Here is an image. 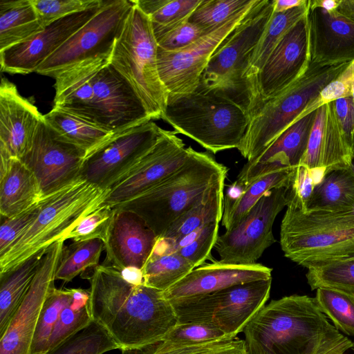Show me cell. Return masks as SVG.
Returning <instances> with one entry per match:
<instances>
[{
    "instance_id": "cell-1",
    "label": "cell",
    "mask_w": 354,
    "mask_h": 354,
    "mask_svg": "<svg viewBox=\"0 0 354 354\" xmlns=\"http://www.w3.org/2000/svg\"><path fill=\"white\" fill-rule=\"evenodd\" d=\"M89 280L92 319L107 330L120 350L161 342L178 326L175 308L163 291L132 285L119 270L102 264Z\"/></svg>"
},
{
    "instance_id": "cell-2",
    "label": "cell",
    "mask_w": 354,
    "mask_h": 354,
    "mask_svg": "<svg viewBox=\"0 0 354 354\" xmlns=\"http://www.w3.org/2000/svg\"><path fill=\"white\" fill-rule=\"evenodd\" d=\"M243 333L248 354H344L353 345L307 295L272 300Z\"/></svg>"
},
{
    "instance_id": "cell-3",
    "label": "cell",
    "mask_w": 354,
    "mask_h": 354,
    "mask_svg": "<svg viewBox=\"0 0 354 354\" xmlns=\"http://www.w3.org/2000/svg\"><path fill=\"white\" fill-rule=\"evenodd\" d=\"M184 163L134 198L120 205L138 214L160 237L183 212L199 202L212 186L226 178L227 168L208 152L189 147Z\"/></svg>"
},
{
    "instance_id": "cell-4",
    "label": "cell",
    "mask_w": 354,
    "mask_h": 354,
    "mask_svg": "<svg viewBox=\"0 0 354 354\" xmlns=\"http://www.w3.org/2000/svg\"><path fill=\"white\" fill-rule=\"evenodd\" d=\"M107 193L108 189L80 178L44 196L35 219L0 256V274L62 240L86 216L103 205Z\"/></svg>"
},
{
    "instance_id": "cell-5",
    "label": "cell",
    "mask_w": 354,
    "mask_h": 354,
    "mask_svg": "<svg viewBox=\"0 0 354 354\" xmlns=\"http://www.w3.org/2000/svg\"><path fill=\"white\" fill-rule=\"evenodd\" d=\"M249 115L227 97L198 85L188 94L168 95L161 119L177 132L208 151L237 149L249 123Z\"/></svg>"
},
{
    "instance_id": "cell-6",
    "label": "cell",
    "mask_w": 354,
    "mask_h": 354,
    "mask_svg": "<svg viewBox=\"0 0 354 354\" xmlns=\"http://www.w3.org/2000/svg\"><path fill=\"white\" fill-rule=\"evenodd\" d=\"M286 207L280 226L286 258L308 268L354 255V211L304 212Z\"/></svg>"
},
{
    "instance_id": "cell-7",
    "label": "cell",
    "mask_w": 354,
    "mask_h": 354,
    "mask_svg": "<svg viewBox=\"0 0 354 354\" xmlns=\"http://www.w3.org/2000/svg\"><path fill=\"white\" fill-rule=\"evenodd\" d=\"M350 63L322 66L310 62L306 72L279 95L261 103L250 115L238 148L250 161L299 118L322 91Z\"/></svg>"
},
{
    "instance_id": "cell-8",
    "label": "cell",
    "mask_w": 354,
    "mask_h": 354,
    "mask_svg": "<svg viewBox=\"0 0 354 354\" xmlns=\"http://www.w3.org/2000/svg\"><path fill=\"white\" fill-rule=\"evenodd\" d=\"M273 14V0H259L212 55L199 85L227 97L249 115L254 111L245 73L251 55Z\"/></svg>"
},
{
    "instance_id": "cell-9",
    "label": "cell",
    "mask_w": 354,
    "mask_h": 354,
    "mask_svg": "<svg viewBox=\"0 0 354 354\" xmlns=\"http://www.w3.org/2000/svg\"><path fill=\"white\" fill-rule=\"evenodd\" d=\"M109 64L131 86L151 120L162 118L168 92L159 75L158 44L150 19L134 4Z\"/></svg>"
},
{
    "instance_id": "cell-10",
    "label": "cell",
    "mask_w": 354,
    "mask_h": 354,
    "mask_svg": "<svg viewBox=\"0 0 354 354\" xmlns=\"http://www.w3.org/2000/svg\"><path fill=\"white\" fill-rule=\"evenodd\" d=\"M272 279L234 286L196 301L174 306L178 324L213 325L234 338L266 305Z\"/></svg>"
},
{
    "instance_id": "cell-11",
    "label": "cell",
    "mask_w": 354,
    "mask_h": 354,
    "mask_svg": "<svg viewBox=\"0 0 354 354\" xmlns=\"http://www.w3.org/2000/svg\"><path fill=\"white\" fill-rule=\"evenodd\" d=\"M133 6L131 0H105L97 13L48 57L35 73L54 78L81 62L110 59Z\"/></svg>"
},
{
    "instance_id": "cell-12",
    "label": "cell",
    "mask_w": 354,
    "mask_h": 354,
    "mask_svg": "<svg viewBox=\"0 0 354 354\" xmlns=\"http://www.w3.org/2000/svg\"><path fill=\"white\" fill-rule=\"evenodd\" d=\"M288 187L266 192L235 227L218 236L214 249L221 263H257L264 251L275 243L272 226L278 214L287 205Z\"/></svg>"
},
{
    "instance_id": "cell-13",
    "label": "cell",
    "mask_w": 354,
    "mask_h": 354,
    "mask_svg": "<svg viewBox=\"0 0 354 354\" xmlns=\"http://www.w3.org/2000/svg\"><path fill=\"white\" fill-rule=\"evenodd\" d=\"M160 134V127L152 120L114 134L84 158L80 178L109 189L153 147Z\"/></svg>"
},
{
    "instance_id": "cell-14",
    "label": "cell",
    "mask_w": 354,
    "mask_h": 354,
    "mask_svg": "<svg viewBox=\"0 0 354 354\" xmlns=\"http://www.w3.org/2000/svg\"><path fill=\"white\" fill-rule=\"evenodd\" d=\"M259 0L243 10L216 30L202 36L189 47L177 52L158 48L160 80L168 95H180L195 91L209 60L221 44L241 23Z\"/></svg>"
},
{
    "instance_id": "cell-15",
    "label": "cell",
    "mask_w": 354,
    "mask_h": 354,
    "mask_svg": "<svg viewBox=\"0 0 354 354\" xmlns=\"http://www.w3.org/2000/svg\"><path fill=\"white\" fill-rule=\"evenodd\" d=\"M188 153L176 131L160 128L156 143L108 189L103 205L115 207L147 191L178 169Z\"/></svg>"
},
{
    "instance_id": "cell-16",
    "label": "cell",
    "mask_w": 354,
    "mask_h": 354,
    "mask_svg": "<svg viewBox=\"0 0 354 354\" xmlns=\"http://www.w3.org/2000/svg\"><path fill=\"white\" fill-rule=\"evenodd\" d=\"M85 158L84 151L62 138L43 118L21 160L35 174L44 197L80 179Z\"/></svg>"
},
{
    "instance_id": "cell-17",
    "label": "cell",
    "mask_w": 354,
    "mask_h": 354,
    "mask_svg": "<svg viewBox=\"0 0 354 354\" xmlns=\"http://www.w3.org/2000/svg\"><path fill=\"white\" fill-rule=\"evenodd\" d=\"M64 246V241L59 240L46 249L28 291L0 336V354H30L43 306L55 288V274Z\"/></svg>"
},
{
    "instance_id": "cell-18",
    "label": "cell",
    "mask_w": 354,
    "mask_h": 354,
    "mask_svg": "<svg viewBox=\"0 0 354 354\" xmlns=\"http://www.w3.org/2000/svg\"><path fill=\"white\" fill-rule=\"evenodd\" d=\"M92 85L98 127L115 134L152 120L138 96L109 60L95 71Z\"/></svg>"
},
{
    "instance_id": "cell-19",
    "label": "cell",
    "mask_w": 354,
    "mask_h": 354,
    "mask_svg": "<svg viewBox=\"0 0 354 354\" xmlns=\"http://www.w3.org/2000/svg\"><path fill=\"white\" fill-rule=\"evenodd\" d=\"M309 64L306 15L283 36L259 72V106L290 87L306 72Z\"/></svg>"
},
{
    "instance_id": "cell-20",
    "label": "cell",
    "mask_w": 354,
    "mask_h": 354,
    "mask_svg": "<svg viewBox=\"0 0 354 354\" xmlns=\"http://www.w3.org/2000/svg\"><path fill=\"white\" fill-rule=\"evenodd\" d=\"M104 1L88 10L49 24L29 40L0 52L1 71L29 74L37 68L100 10Z\"/></svg>"
},
{
    "instance_id": "cell-21",
    "label": "cell",
    "mask_w": 354,
    "mask_h": 354,
    "mask_svg": "<svg viewBox=\"0 0 354 354\" xmlns=\"http://www.w3.org/2000/svg\"><path fill=\"white\" fill-rule=\"evenodd\" d=\"M270 279H272V269L260 263L233 265L218 261L195 268L163 291V295L175 306L234 286Z\"/></svg>"
},
{
    "instance_id": "cell-22",
    "label": "cell",
    "mask_w": 354,
    "mask_h": 354,
    "mask_svg": "<svg viewBox=\"0 0 354 354\" xmlns=\"http://www.w3.org/2000/svg\"><path fill=\"white\" fill-rule=\"evenodd\" d=\"M306 151L299 164L309 169L320 183L328 172L351 165L354 149L350 145L330 102L319 107Z\"/></svg>"
},
{
    "instance_id": "cell-23",
    "label": "cell",
    "mask_w": 354,
    "mask_h": 354,
    "mask_svg": "<svg viewBox=\"0 0 354 354\" xmlns=\"http://www.w3.org/2000/svg\"><path fill=\"white\" fill-rule=\"evenodd\" d=\"M114 213L104 240L105 259L102 265L121 270L142 269L152 252L158 237L133 212L113 207Z\"/></svg>"
},
{
    "instance_id": "cell-24",
    "label": "cell",
    "mask_w": 354,
    "mask_h": 354,
    "mask_svg": "<svg viewBox=\"0 0 354 354\" xmlns=\"http://www.w3.org/2000/svg\"><path fill=\"white\" fill-rule=\"evenodd\" d=\"M316 113L317 110L297 118L256 158L247 161L232 185L241 190L267 174L299 166L307 149Z\"/></svg>"
},
{
    "instance_id": "cell-25",
    "label": "cell",
    "mask_w": 354,
    "mask_h": 354,
    "mask_svg": "<svg viewBox=\"0 0 354 354\" xmlns=\"http://www.w3.org/2000/svg\"><path fill=\"white\" fill-rule=\"evenodd\" d=\"M310 62L322 66L354 60V23L337 10L310 8L306 15Z\"/></svg>"
},
{
    "instance_id": "cell-26",
    "label": "cell",
    "mask_w": 354,
    "mask_h": 354,
    "mask_svg": "<svg viewBox=\"0 0 354 354\" xmlns=\"http://www.w3.org/2000/svg\"><path fill=\"white\" fill-rule=\"evenodd\" d=\"M44 118L37 108L22 97L5 77L0 84V149L22 159L30 151Z\"/></svg>"
},
{
    "instance_id": "cell-27",
    "label": "cell",
    "mask_w": 354,
    "mask_h": 354,
    "mask_svg": "<svg viewBox=\"0 0 354 354\" xmlns=\"http://www.w3.org/2000/svg\"><path fill=\"white\" fill-rule=\"evenodd\" d=\"M106 60L109 59L83 62L56 75L53 107L97 126L93 109L92 77L100 65Z\"/></svg>"
},
{
    "instance_id": "cell-28",
    "label": "cell",
    "mask_w": 354,
    "mask_h": 354,
    "mask_svg": "<svg viewBox=\"0 0 354 354\" xmlns=\"http://www.w3.org/2000/svg\"><path fill=\"white\" fill-rule=\"evenodd\" d=\"M43 198L39 183L30 169L21 160L11 158L0 173V213L15 216L38 203Z\"/></svg>"
},
{
    "instance_id": "cell-29",
    "label": "cell",
    "mask_w": 354,
    "mask_h": 354,
    "mask_svg": "<svg viewBox=\"0 0 354 354\" xmlns=\"http://www.w3.org/2000/svg\"><path fill=\"white\" fill-rule=\"evenodd\" d=\"M309 0L303 6L283 12L273 11V14L251 55L245 73L246 83L254 102V111L259 104L257 91V78L259 72L286 32L306 15Z\"/></svg>"
},
{
    "instance_id": "cell-30",
    "label": "cell",
    "mask_w": 354,
    "mask_h": 354,
    "mask_svg": "<svg viewBox=\"0 0 354 354\" xmlns=\"http://www.w3.org/2000/svg\"><path fill=\"white\" fill-rule=\"evenodd\" d=\"M293 169H283L267 174L239 190L232 185L224 196L221 224L225 230L235 227L248 213L252 207L268 192L279 187H288Z\"/></svg>"
},
{
    "instance_id": "cell-31",
    "label": "cell",
    "mask_w": 354,
    "mask_h": 354,
    "mask_svg": "<svg viewBox=\"0 0 354 354\" xmlns=\"http://www.w3.org/2000/svg\"><path fill=\"white\" fill-rule=\"evenodd\" d=\"M44 28L31 0L0 1V52L29 40Z\"/></svg>"
},
{
    "instance_id": "cell-32",
    "label": "cell",
    "mask_w": 354,
    "mask_h": 354,
    "mask_svg": "<svg viewBox=\"0 0 354 354\" xmlns=\"http://www.w3.org/2000/svg\"><path fill=\"white\" fill-rule=\"evenodd\" d=\"M225 178L214 184L205 196L178 216L158 238L178 242L208 223L221 221Z\"/></svg>"
},
{
    "instance_id": "cell-33",
    "label": "cell",
    "mask_w": 354,
    "mask_h": 354,
    "mask_svg": "<svg viewBox=\"0 0 354 354\" xmlns=\"http://www.w3.org/2000/svg\"><path fill=\"white\" fill-rule=\"evenodd\" d=\"M354 210V171L333 170L315 185L306 212H343Z\"/></svg>"
},
{
    "instance_id": "cell-34",
    "label": "cell",
    "mask_w": 354,
    "mask_h": 354,
    "mask_svg": "<svg viewBox=\"0 0 354 354\" xmlns=\"http://www.w3.org/2000/svg\"><path fill=\"white\" fill-rule=\"evenodd\" d=\"M46 249L0 274V336L28 291Z\"/></svg>"
},
{
    "instance_id": "cell-35",
    "label": "cell",
    "mask_w": 354,
    "mask_h": 354,
    "mask_svg": "<svg viewBox=\"0 0 354 354\" xmlns=\"http://www.w3.org/2000/svg\"><path fill=\"white\" fill-rule=\"evenodd\" d=\"M46 123L67 142L81 149L86 157L114 134L57 108L44 115Z\"/></svg>"
},
{
    "instance_id": "cell-36",
    "label": "cell",
    "mask_w": 354,
    "mask_h": 354,
    "mask_svg": "<svg viewBox=\"0 0 354 354\" xmlns=\"http://www.w3.org/2000/svg\"><path fill=\"white\" fill-rule=\"evenodd\" d=\"M150 19L155 37L187 22L201 0H132Z\"/></svg>"
},
{
    "instance_id": "cell-37",
    "label": "cell",
    "mask_w": 354,
    "mask_h": 354,
    "mask_svg": "<svg viewBox=\"0 0 354 354\" xmlns=\"http://www.w3.org/2000/svg\"><path fill=\"white\" fill-rule=\"evenodd\" d=\"M195 268L176 252L153 250L142 268L144 285L165 291Z\"/></svg>"
},
{
    "instance_id": "cell-38",
    "label": "cell",
    "mask_w": 354,
    "mask_h": 354,
    "mask_svg": "<svg viewBox=\"0 0 354 354\" xmlns=\"http://www.w3.org/2000/svg\"><path fill=\"white\" fill-rule=\"evenodd\" d=\"M104 243L99 239L73 241L64 246L56 270L55 279L70 282L88 268L99 266Z\"/></svg>"
},
{
    "instance_id": "cell-39",
    "label": "cell",
    "mask_w": 354,
    "mask_h": 354,
    "mask_svg": "<svg viewBox=\"0 0 354 354\" xmlns=\"http://www.w3.org/2000/svg\"><path fill=\"white\" fill-rule=\"evenodd\" d=\"M219 223L220 221L208 223L178 242L158 238V245L164 252H176L197 268L209 257L219 236Z\"/></svg>"
},
{
    "instance_id": "cell-40",
    "label": "cell",
    "mask_w": 354,
    "mask_h": 354,
    "mask_svg": "<svg viewBox=\"0 0 354 354\" xmlns=\"http://www.w3.org/2000/svg\"><path fill=\"white\" fill-rule=\"evenodd\" d=\"M93 321L90 310V290L73 288V299L63 308L49 342L51 350Z\"/></svg>"
},
{
    "instance_id": "cell-41",
    "label": "cell",
    "mask_w": 354,
    "mask_h": 354,
    "mask_svg": "<svg viewBox=\"0 0 354 354\" xmlns=\"http://www.w3.org/2000/svg\"><path fill=\"white\" fill-rule=\"evenodd\" d=\"M307 269L306 276L311 290L329 288L354 297V255Z\"/></svg>"
},
{
    "instance_id": "cell-42",
    "label": "cell",
    "mask_w": 354,
    "mask_h": 354,
    "mask_svg": "<svg viewBox=\"0 0 354 354\" xmlns=\"http://www.w3.org/2000/svg\"><path fill=\"white\" fill-rule=\"evenodd\" d=\"M120 349L107 330L92 321L87 326L45 354H104Z\"/></svg>"
},
{
    "instance_id": "cell-43",
    "label": "cell",
    "mask_w": 354,
    "mask_h": 354,
    "mask_svg": "<svg viewBox=\"0 0 354 354\" xmlns=\"http://www.w3.org/2000/svg\"><path fill=\"white\" fill-rule=\"evenodd\" d=\"M73 299V288H55L43 306L32 340L30 354L48 351L50 337L63 308Z\"/></svg>"
},
{
    "instance_id": "cell-44",
    "label": "cell",
    "mask_w": 354,
    "mask_h": 354,
    "mask_svg": "<svg viewBox=\"0 0 354 354\" xmlns=\"http://www.w3.org/2000/svg\"><path fill=\"white\" fill-rule=\"evenodd\" d=\"M255 0H201L189 21L199 27L204 35L216 30Z\"/></svg>"
},
{
    "instance_id": "cell-45",
    "label": "cell",
    "mask_w": 354,
    "mask_h": 354,
    "mask_svg": "<svg viewBox=\"0 0 354 354\" xmlns=\"http://www.w3.org/2000/svg\"><path fill=\"white\" fill-rule=\"evenodd\" d=\"M316 290L315 299L321 311L339 331L354 336V297L329 288Z\"/></svg>"
},
{
    "instance_id": "cell-46",
    "label": "cell",
    "mask_w": 354,
    "mask_h": 354,
    "mask_svg": "<svg viewBox=\"0 0 354 354\" xmlns=\"http://www.w3.org/2000/svg\"><path fill=\"white\" fill-rule=\"evenodd\" d=\"M121 354H248L244 339L238 337L182 346H162L158 343L121 350Z\"/></svg>"
},
{
    "instance_id": "cell-47",
    "label": "cell",
    "mask_w": 354,
    "mask_h": 354,
    "mask_svg": "<svg viewBox=\"0 0 354 354\" xmlns=\"http://www.w3.org/2000/svg\"><path fill=\"white\" fill-rule=\"evenodd\" d=\"M232 338L217 327L203 323L178 325L165 338L158 342L162 346H182Z\"/></svg>"
},
{
    "instance_id": "cell-48",
    "label": "cell",
    "mask_w": 354,
    "mask_h": 354,
    "mask_svg": "<svg viewBox=\"0 0 354 354\" xmlns=\"http://www.w3.org/2000/svg\"><path fill=\"white\" fill-rule=\"evenodd\" d=\"M114 213V208L102 205L71 229L62 239L65 241H87L99 239L104 241Z\"/></svg>"
},
{
    "instance_id": "cell-49",
    "label": "cell",
    "mask_w": 354,
    "mask_h": 354,
    "mask_svg": "<svg viewBox=\"0 0 354 354\" xmlns=\"http://www.w3.org/2000/svg\"><path fill=\"white\" fill-rule=\"evenodd\" d=\"M45 28L54 21L95 7L102 0H31Z\"/></svg>"
},
{
    "instance_id": "cell-50",
    "label": "cell",
    "mask_w": 354,
    "mask_h": 354,
    "mask_svg": "<svg viewBox=\"0 0 354 354\" xmlns=\"http://www.w3.org/2000/svg\"><path fill=\"white\" fill-rule=\"evenodd\" d=\"M317 182L312 171L303 165L293 169L288 187L287 205L299 208L306 212L307 205Z\"/></svg>"
},
{
    "instance_id": "cell-51",
    "label": "cell",
    "mask_w": 354,
    "mask_h": 354,
    "mask_svg": "<svg viewBox=\"0 0 354 354\" xmlns=\"http://www.w3.org/2000/svg\"><path fill=\"white\" fill-rule=\"evenodd\" d=\"M39 201L15 216L5 218L0 227V256L8 250L35 219L39 210Z\"/></svg>"
},
{
    "instance_id": "cell-52",
    "label": "cell",
    "mask_w": 354,
    "mask_h": 354,
    "mask_svg": "<svg viewBox=\"0 0 354 354\" xmlns=\"http://www.w3.org/2000/svg\"><path fill=\"white\" fill-rule=\"evenodd\" d=\"M204 35L202 30L189 21L156 38L158 48L165 52L183 50Z\"/></svg>"
},
{
    "instance_id": "cell-53",
    "label": "cell",
    "mask_w": 354,
    "mask_h": 354,
    "mask_svg": "<svg viewBox=\"0 0 354 354\" xmlns=\"http://www.w3.org/2000/svg\"><path fill=\"white\" fill-rule=\"evenodd\" d=\"M333 102L339 122L348 142L354 149V100L349 96L337 99Z\"/></svg>"
},
{
    "instance_id": "cell-54",
    "label": "cell",
    "mask_w": 354,
    "mask_h": 354,
    "mask_svg": "<svg viewBox=\"0 0 354 354\" xmlns=\"http://www.w3.org/2000/svg\"><path fill=\"white\" fill-rule=\"evenodd\" d=\"M122 278L128 283L139 286L144 284L142 269L136 267H127L120 270Z\"/></svg>"
},
{
    "instance_id": "cell-55",
    "label": "cell",
    "mask_w": 354,
    "mask_h": 354,
    "mask_svg": "<svg viewBox=\"0 0 354 354\" xmlns=\"http://www.w3.org/2000/svg\"><path fill=\"white\" fill-rule=\"evenodd\" d=\"M308 0H273V11L283 12L307 3Z\"/></svg>"
},
{
    "instance_id": "cell-56",
    "label": "cell",
    "mask_w": 354,
    "mask_h": 354,
    "mask_svg": "<svg viewBox=\"0 0 354 354\" xmlns=\"http://www.w3.org/2000/svg\"><path fill=\"white\" fill-rule=\"evenodd\" d=\"M337 11L354 23V0H340Z\"/></svg>"
},
{
    "instance_id": "cell-57",
    "label": "cell",
    "mask_w": 354,
    "mask_h": 354,
    "mask_svg": "<svg viewBox=\"0 0 354 354\" xmlns=\"http://www.w3.org/2000/svg\"><path fill=\"white\" fill-rule=\"evenodd\" d=\"M340 0H309L310 8H320L328 12L337 10Z\"/></svg>"
},
{
    "instance_id": "cell-58",
    "label": "cell",
    "mask_w": 354,
    "mask_h": 354,
    "mask_svg": "<svg viewBox=\"0 0 354 354\" xmlns=\"http://www.w3.org/2000/svg\"><path fill=\"white\" fill-rule=\"evenodd\" d=\"M351 168L353 169V170L354 171V156H353V159L352 160V163H351ZM354 211V210H353Z\"/></svg>"
},
{
    "instance_id": "cell-59",
    "label": "cell",
    "mask_w": 354,
    "mask_h": 354,
    "mask_svg": "<svg viewBox=\"0 0 354 354\" xmlns=\"http://www.w3.org/2000/svg\"><path fill=\"white\" fill-rule=\"evenodd\" d=\"M352 97L354 100V86H353V89H352Z\"/></svg>"
},
{
    "instance_id": "cell-60",
    "label": "cell",
    "mask_w": 354,
    "mask_h": 354,
    "mask_svg": "<svg viewBox=\"0 0 354 354\" xmlns=\"http://www.w3.org/2000/svg\"><path fill=\"white\" fill-rule=\"evenodd\" d=\"M351 349L354 351V342H353V347Z\"/></svg>"
},
{
    "instance_id": "cell-61",
    "label": "cell",
    "mask_w": 354,
    "mask_h": 354,
    "mask_svg": "<svg viewBox=\"0 0 354 354\" xmlns=\"http://www.w3.org/2000/svg\"><path fill=\"white\" fill-rule=\"evenodd\" d=\"M344 354H346V353H344Z\"/></svg>"
}]
</instances>
